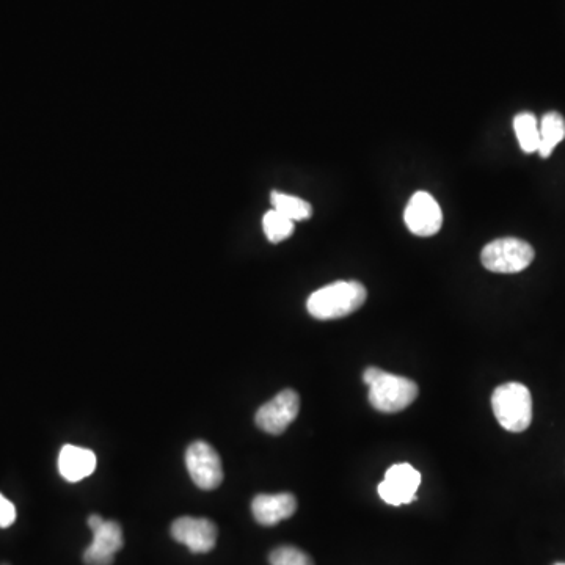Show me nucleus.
I'll list each match as a JSON object with an SVG mask.
<instances>
[{
    "instance_id": "obj_1",
    "label": "nucleus",
    "mask_w": 565,
    "mask_h": 565,
    "mask_svg": "<svg viewBox=\"0 0 565 565\" xmlns=\"http://www.w3.org/2000/svg\"><path fill=\"white\" fill-rule=\"evenodd\" d=\"M366 297L368 292L358 281H336L311 294L308 313L319 321L346 318L365 305Z\"/></svg>"
},
{
    "instance_id": "obj_2",
    "label": "nucleus",
    "mask_w": 565,
    "mask_h": 565,
    "mask_svg": "<svg viewBox=\"0 0 565 565\" xmlns=\"http://www.w3.org/2000/svg\"><path fill=\"white\" fill-rule=\"evenodd\" d=\"M363 380L369 387V402L377 412H402L418 398V385L407 377L394 376L379 368H368Z\"/></svg>"
},
{
    "instance_id": "obj_3",
    "label": "nucleus",
    "mask_w": 565,
    "mask_h": 565,
    "mask_svg": "<svg viewBox=\"0 0 565 565\" xmlns=\"http://www.w3.org/2000/svg\"><path fill=\"white\" fill-rule=\"evenodd\" d=\"M492 409L500 426L509 432H523L533 421V398L522 383L509 382L493 391Z\"/></svg>"
},
{
    "instance_id": "obj_4",
    "label": "nucleus",
    "mask_w": 565,
    "mask_h": 565,
    "mask_svg": "<svg viewBox=\"0 0 565 565\" xmlns=\"http://www.w3.org/2000/svg\"><path fill=\"white\" fill-rule=\"evenodd\" d=\"M534 248L517 237H503L485 245L482 266L495 274H518L533 263Z\"/></svg>"
},
{
    "instance_id": "obj_5",
    "label": "nucleus",
    "mask_w": 565,
    "mask_h": 565,
    "mask_svg": "<svg viewBox=\"0 0 565 565\" xmlns=\"http://www.w3.org/2000/svg\"><path fill=\"white\" fill-rule=\"evenodd\" d=\"M92 529V545L85 550L84 561L87 565H112L115 555L123 548V531L117 522H106L101 515L88 518Z\"/></svg>"
},
{
    "instance_id": "obj_6",
    "label": "nucleus",
    "mask_w": 565,
    "mask_h": 565,
    "mask_svg": "<svg viewBox=\"0 0 565 565\" xmlns=\"http://www.w3.org/2000/svg\"><path fill=\"white\" fill-rule=\"evenodd\" d=\"M186 465L190 478L203 490H214L222 484V460L216 449L206 442H195L186 452Z\"/></svg>"
},
{
    "instance_id": "obj_7",
    "label": "nucleus",
    "mask_w": 565,
    "mask_h": 565,
    "mask_svg": "<svg viewBox=\"0 0 565 565\" xmlns=\"http://www.w3.org/2000/svg\"><path fill=\"white\" fill-rule=\"evenodd\" d=\"M300 410L299 394L294 390H283L256 412L255 423L261 431L280 435L296 420Z\"/></svg>"
},
{
    "instance_id": "obj_8",
    "label": "nucleus",
    "mask_w": 565,
    "mask_h": 565,
    "mask_svg": "<svg viewBox=\"0 0 565 565\" xmlns=\"http://www.w3.org/2000/svg\"><path fill=\"white\" fill-rule=\"evenodd\" d=\"M421 484L420 471L410 463H394L388 468L385 479L379 484V495L391 506H402L416 500V490Z\"/></svg>"
},
{
    "instance_id": "obj_9",
    "label": "nucleus",
    "mask_w": 565,
    "mask_h": 565,
    "mask_svg": "<svg viewBox=\"0 0 565 565\" xmlns=\"http://www.w3.org/2000/svg\"><path fill=\"white\" fill-rule=\"evenodd\" d=\"M405 225L416 236L431 237L442 230L443 212L427 192H416L404 212Z\"/></svg>"
},
{
    "instance_id": "obj_10",
    "label": "nucleus",
    "mask_w": 565,
    "mask_h": 565,
    "mask_svg": "<svg viewBox=\"0 0 565 565\" xmlns=\"http://www.w3.org/2000/svg\"><path fill=\"white\" fill-rule=\"evenodd\" d=\"M172 536L192 553H209L217 542V526L208 518L181 517L172 525Z\"/></svg>"
},
{
    "instance_id": "obj_11",
    "label": "nucleus",
    "mask_w": 565,
    "mask_h": 565,
    "mask_svg": "<svg viewBox=\"0 0 565 565\" xmlns=\"http://www.w3.org/2000/svg\"><path fill=\"white\" fill-rule=\"evenodd\" d=\"M253 517L263 526H274L288 520L297 511L296 496L291 493L258 495L252 503Z\"/></svg>"
},
{
    "instance_id": "obj_12",
    "label": "nucleus",
    "mask_w": 565,
    "mask_h": 565,
    "mask_svg": "<svg viewBox=\"0 0 565 565\" xmlns=\"http://www.w3.org/2000/svg\"><path fill=\"white\" fill-rule=\"evenodd\" d=\"M96 470V456L92 449L81 446H63L59 454V471L68 482H79Z\"/></svg>"
},
{
    "instance_id": "obj_13",
    "label": "nucleus",
    "mask_w": 565,
    "mask_h": 565,
    "mask_svg": "<svg viewBox=\"0 0 565 565\" xmlns=\"http://www.w3.org/2000/svg\"><path fill=\"white\" fill-rule=\"evenodd\" d=\"M540 145L537 153L550 157L556 146L565 139V120L561 113L548 112L539 124Z\"/></svg>"
},
{
    "instance_id": "obj_14",
    "label": "nucleus",
    "mask_w": 565,
    "mask_h": 565,
    "mask_svg": "<svg viewBox=\"0 0 565 565\" xmlns=\"http://www.w3.org/2000/svg\"><path fill=\"white\" fill-rule=\"evenodd\" d=\"M514 131L523 153L531 154L539 150L540 129L537 118L531 112L518 113L514 118Z\"/></svg>"
},
{
    "instance_id": "obj_15",
    "label": "nucleus",
    "mask_w": 565,
    "mask_h": 565,
    "mask_svg": "<svg viewBox=\"0 0 565 565\" xmlns=\"http://www.w3.org/2000/svg\"><path fill=\"white\" fill-rule=\"evenodd\" d=\"M270 203L274 206L275 211L281 212L283 216L288 217L292 222L310 219L311 214H313L310 203L299 197L281 194V192H272Z\"/></svg>"
},
{
    "instance_id": "obj_16",
    "label": "nucleus",
    "mask_w": 565,
    "mask_h": 565,
    "mask_svg": "<svg viewBox=\"0 0 565 565\" xmlns=\"http://www.w3.org/2000/svg\"><path fill=\"white\" fill-rule=\"evenodd\" d=\"M294 223L288 217L283 216L281 212L272 211L267 212L263 219L264 233H266L267 239H269L272 244H278V242L285 241L294 233Z\"/></svg>"
},
{
    "instance_id": "obj_17",
    "label": "nucleus",
    "mask_w": 565,
    "mask_h": 565,
    "mask_svg": "<svg viewBox=\"0 0 565 565\" xmlns=\"http://www.w3.org/2000/svg\"><path fill=\"white\" fill-rule=\"evenodd\" d=\"M270 565H314L313 559L296 547H280L269 556Z\"/></svg>"
},
{
    "instance_id": "obj_18",
    "label": "nucleus",
    "mask_w": 565,
    "mask_h": 565,
    "mask_svg": "<svg viewBox=\"0 0 565 565\" xmlns=\"http://www.w3.org/2000/svg\"><path fill=\"white\" fill-rule=\"evenodd\" d=\"M16 520V507L0 493V528H8Z\"/></svg>"
},
{
    "instance_id": "obj_19",
    "label": "nucleus",
    "mask_w": 565,
    "mask_h": 565,
    "mask_svg": "<svg viewBox=\"0 0 565 565\" xmlns=\"http://www.w3.org/2000/svg\"><path fill=\"white\" fill-rule=\"evenodd\" d=\"M556 565H565V564H556Z\"/></svg>"
}]
</instances>
